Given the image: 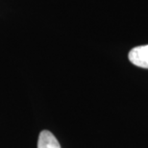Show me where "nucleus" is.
<instances>
[{"label":"nucleus","mask_w":148,"mask_h":148,"mask_svg":"<svg viewBox=\"0 0 148 148\" xmlns=\"http://www.w3.org/2000/svg\"><path fill=\"white\" fill-rule=\"evenodd\" d=\"M38 148H61V145L51 132L44 130L38 136Z\"/></svg>","instance_id":"f03ea898"},{"label":"nucleus","mask_w":148,"mask_h":148,"mask_svg":"<svg viewBox=\"0 0 148 148\" xmlns=\"http://www.w3.org/2000/svg\"><path fill=\"white\" fill-rule=\"evenodd\" d=\"M129 60L135 66L148 69V44L133 48L129 52Z\"/></svg>","instance_id":"f257e3e1"}]
</instances>
